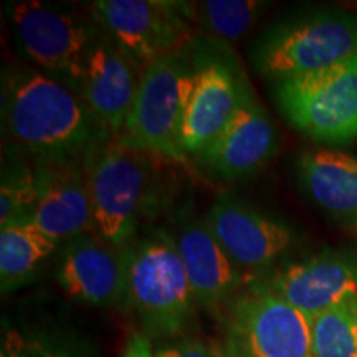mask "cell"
I'll use <instances>...</instances> for the list:
<instances>
[{"label":"cell","mask_w":357,"mask_h":357,"mask_svg":"<svg viewBox=\"0 0 357 357\" xmlns=\"http://www.w3.org/2000/svg\"><path fill=\"white\" fill-rule=\"evenodd\" d=\"M2 123L8 144L32 160L84 159L111 139L75 89L30 66L3 71Z\"/></svg>","instance_id":"cell-1"},{"label":"cell","mask_w":357,"mask_h":357,"mask_svg":"<svg viewBox=\"0 0 357 357\" xmlns=\"http://www.w3.org/2000/svg\"><path fill=\"white\" fill-rule=\"evenodd\" d=\"M154 158L118 137L84 155L95 229L116 247H128L142 218L162 205L164 182Z\"/></svg>","instance_id":"cell-2"},{"label":"cell","mask_w":357,"mask_h":357,"mask_svg":"<svg viewBox=\"0 0 357 357\" xmlns=\"http://www.w3.org/2000/svg\"><path fill=\"white\" fill-rule=\"evenodd\" d=\"M126 306L147 337H177L195 318V301L169 230H151L128 245Z\"/></svg>","instance_id":"cell-3"},{"label":"cell","mask_w":357,"mask_h":357,"mask_svg":"<svg viewBox=\"0 0 357 357\" xmlns=\"http://www.w3.org/2000/svg\"><path fill=\"white\" fill-rule=\"evenodd\" d=\"M356 53L357 17L319 10L270 26L253 45L252 63L276 83L328 68Z\"/></svg>","instance_id":"cell-4"},{"label":"cell","mask_w":357,"mask_h":357,"mask_svg":"<svg viewBox=\"0 0 357 357\" xmlns=\"http://www.w3.org/2000/svg\"><path fill=\"white\" fill-rule=\"evenodd\" d=\"M184 50L169 53L142 70L136 101L118 136L124 144L178 164H189L182 128L195 71Z\"/></svg>","instance_id":"cell-5"},{"label":"cell","mask_w":357,"mask_h":357,"mask_svg":"<svg viewBox=\"0 0 357 357\" xmlns=\"http://www.w3.org/2000/svg\"><path fill=\"white\" fill-rule=\"evenodd\" d=\"M17 47L40 71L79 95V86L101 30L89 17L58 3L26 0L10 8Z\"/></svg>","instance_id":"cell-6"},{"label":"cell","mask_w":357,"mask_h":357,"mask_svg":"<svg viewBox=\"0 0 357 357\" xmlns=\"http://www.w3.org/2000/svg\"><path fill=\"white\" fill-rule=\"evenodd\" d=\"M284 118L312 141H357V53L314 73L275 83Z\"/></svg>","instance_id":"cell-7"},{"label":"cell","mask_w":357,"mask_h":357,"mask_svg":"<svg viewBox=\"0 0 357 357\" xmlns=\"http://www.w3.org/2000/svg\"><path fill=\"white\" fill-rule=\"evenodd\" d=\"M225 357H314L311 318L268 289L248 283L227 312Z\"/></svg>","instance_id":"cell-8"},{"label":"cell","mask_w":357,"mask_h":357,"mask_svg":"<svg viewBox=\"0 0 357 357\" xmlns=\"http://www.w3.org/2000/svg\"><path fill=\"white\" fill-rule=\"evenodd\" d=\"M194 7L166 0H98L89 12L101 32L144 70L190 43Z\"/></svg>","instance_id":"cell-9"},{"label":"cell","mask_w":357,"mask_h":357,"mask_svg":"<svg viewBox=\"0 0 357 357\" xmlns=\"http://www.w3.org/2000/svg\"><path fill=\"white\" fill-rule=\"evenodd\" d=\"M205 220L248 283L261 280L294 247L287 223L230 195H218Z\"/></svg>","instance_id":"cell-10"},{"label":"cell","mask_w":357,"mask_h":357,"mask_svg":"<svg viewBox=\"0 0 357 357\" xmlns=\"http://www.w3.org/2000/svg\"><path fill=\"white\" fill-rule=\"evenodd\" d=\"M55 276L60 288L82 305H126L128 247H116L98 231H84L63 242Z\"/></svg>","instance_id":"cell-11"},{"label":"cell","mask_w":357,"mask_h":357,"mask_svg":"<svg viewBox=\"0 0 357 357\" xmlns=\"http://www.w3.org/2000/svg\"><path fill=\"white\" fill-rule=\"evenodd\" d=\"M250 91L247 79L230 60L199 58L182 128L187 158L197 159L229 128Z\"/></svg>","instance_id":"cell-12"},{"label":"cell","mask_w":357,"mask_h":357,"mask_svg":"<svg viewBox=\"0 0 357 357\" xmlns=\"http://www.w3.org/2000/svg\"><path fill=\"white\" fill-rule=\"evenodd\" d=\"M258 281L314 318L357 298V248L326 250L283 265L273 275Z\"/></svg>","instance_id":"cell-13"},{"label":"cell","mask_w":357,"mask_h":357,"mask_svg":"<svg viewBox=\"0 0 357 357\" xmlns=\"http://www.w3.org/2000/svg\"><path fill=\"white\" fill-rule=\"evenodd\" d=\"M197 306L211 311L229 307L248 280L231 261L205 218L182 213L171 231Z\"/></svg>","instance_id":"cell-14"},{"label":"cell","mask_w":357,"mask_h":357,"mask_svg":"<svg viewBox=\"0 0 357 357\" xmlns=\"http://www.w3.org/2000/svg\"><path fill=\"white\" fill-rule=\"evenodd\" d=\"M33 162L37 174L35 225L60 243L84 231H96L83 159Z\"/></svg>","instance_id":"cell-15"},{"label":"cell","mask_w":357,"mask_h":357,"mask_svg":"<svg viewBox=\"0 0 357 357\" xmlns=\"http://www.w3.org/2000/svg\"><path fill=\"white\" fill-rule=\"evenodd\" d=\"M278 149V132L266 109L248 93L234 121L197 158V162L227 182L255 176Z\"/></svg>","instance_id":"cell-16"},{"label":"cell","mask_w":357,"mask_h":357,"mask_svg":"<svg viewBox=\"0 0 357 357\" xmlns=\"http://www.w3.org/2000/svg\"><path fill=\"white\" fill-rule=\"evenodd\" d=\"M141 75L139 66L101 32L88 58L79 96L108 128L111 137H118L124 131Z\"/></svg>","instance_id":"cell-17"},{"label":"cell","mask_w":357,"mask_h":357,"mask_svg":"<svg viewBox=\"0 0 357 357\" xmlns=\"http://www.w3.org/2000/svg\"><path fill=\"white\" fill-rule=\"evenodd\" d=\"M296 171L312 202L341 227L357 231V155L306 151L296 160Z\"/></svg>","instance_id":"cell-18"},{"label":"cell","mask_w":357,"mask_h":357,"mask_svg":"<svg viewBox=\"0 0 357 357\" xmlns=\"http://www.w3.org/2000/svg\"><path fill=\"white\" fill-rule=\"evenodd\" d=\"M53 240L33 222L0 229V288L2 294L24 288L37 278L45 261L56 252Z\"/></svg>","instance_id":"cell-19"},{"label":"cell","mask_w":357,"mask_h":357,"mask_svg":"<svg viewBox=\"0 0 357 357\" xmlns=\"http://www.w3.org/2000/svg\"><path fill=\"white\" fill-rule=\"evenodd\" d=\"M10 146V144H8ZM3 151L2 184H0V229L13 223L32 222L37 202L35 162L17 147Z\"/></svg>","instance_id":"cell-20"},{"label":"cell","mask_w":357,"mask_h":357,"mask_svg":"<svg viewBox=\"0 0 357 357\" xmlns=\"http://www.w3.org/2000/svg\"><path fill=\"white\" fill-rule=\"evenodd\" d=\"M268 3L260 0H205L195 3V25L213 38L234 43L245 37Z\"/></svg>","instance_id":"cell-21"},{"label":"cell","mask_w":357,"mask_h":357,"mask_svg":"<svg viewBox=\"0 0 357 357\" xmlns=\"http://www.w3.org/2000/svg\"><path fill=\"white\" fill-rule=\"evenodd\" d=\"M312 356L357 357V298L311 318Z\"/></svg>","instance_id":"cell-22"},{"label":"cell","mask_w":357,"mask_h":357,"mask_svg":"<svg viewBox=\"0 0 357 357\" xmlns=\"http://www.w3.org/2000/svg\"><path fill=\"white\" fill-rule=\"evenodd\" d=\"M2 351L8 357H75L60 339L45 333H22L19 329H7L2 341Z\"/></svg>","instance_id":"cell-23"},{"label":"cell","mask_w":357,"mask_h":357,"mask_svg":"<svg viewBox=\"0 0 357 357\" xmlns=\"http://www.w3.org/2000/svg\"><path fill=\"white\" fill-rule=\"evenodd\" d=\"M154 357H225L223 347L197 337H184L167 342L154 351Z\"/></svg>","instance_id":"cell-24"},{"label":"cell","mask_w":357,"mask_h":357,"mask_svg":"<svg viewBox=\"0 0 357 357\" xmlns=\"http://www.w3.org/2000/svg\"><path fill=\"white\" fill-rule=\"evenodd\" d=\"M121 357H154L151 339L144 333H131Z\"/></svg>","instance_id":"cell-25"},{"label":"cell","mask_w":357,"mask_h":357,"mask_svg":"<svg viewBox=\"0 0 357 357\" xmlns=\"http://www.w3.org/2000/svg\"><path fill=\"white\" fill-rule=\"evenodd\" d=\"M0 357H8V356H7V352H6V351L0 352Z\"/></svg>","instance_id":"cell-26"}]
</instances>
